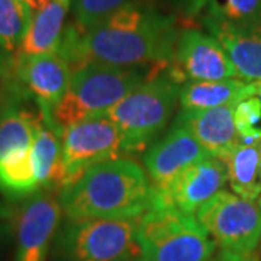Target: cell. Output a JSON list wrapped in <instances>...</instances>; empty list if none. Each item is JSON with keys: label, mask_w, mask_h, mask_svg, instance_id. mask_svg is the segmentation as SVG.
<instances>
[{"label": "cell", "mask_w": 261, "mask_h": 261, "mask_svg": "<svg viewBox=\"0 0 261 261\" xmlns=\"http://www.w3.org/2000/svg\"><path fill=\"white\" fill-rule=\"evenodd\" d=\"M173 61L168 70L180 83L240 79L222 45L199 29L187 28L178 34Z\"/></svg>", "instance_id": "9"}, {"label": "cell", "mask_w": 261, "mask_h": 261, "mask_svg": "<svg viewBox=\"0 0 261 261\" xmlns=\"http://www.w3.org/2000/svg\"><path fill=\"white\" fill-rule=\"evenodd\" d=\"M195 216L219 250L250 257L261 243V206L257 200L221 190Z\"/></svg>", "instance_id": "7"}, {"label": "cell", "mask_w": 261, "mask_h": 261, "mask_svg": "<svg viewBox=\"0 0 261 261\" xmlns=\"http://www.w3.org/2000/svg\"><path fill=\"white\" fill-rule=\"evenodd\" d=\"M226 181L228 174L224 161L207 157L180 171L163 193L154 192L152 203L171 205L185 214L196 215L206 202L224 190Z\"/></svg>", "instance_id": "12"}, {"label": "cell", "mask_w": 261, "mask_h": 261, "mask_svg": "<svg viewBox=\"0 0 261 261\" xmlns=\"http://www.w3.org/2000/svg\"><path fill=\"white\" fill-rule=\"evenodd\" d=\"M135 261H138V260H135Z\"/></svg>", "instance_id": "35"}, {"label": "cell", "mask_w": 261, "mask_h": 261, "mask_svg": "<svg viewBox=\"0 0 261 261\" xmlns=\"http://www.w3.org/2000/svg\"><path fill=\"white\" fill-rule=\"evenodd\" d=\"M235 108L231 103L202 112H178L174 123L185 126L211 157L224 161L241 141L233 122Z\"/></svg>", "instance_id": "15"}, {"label": "cell", "mask_w": 261, "mask_h": 261, "mask_svg": "<svg viewBox=\"0 0 261 261\" xmlns=\"http://www.w3.org/2000/svg\"><path fill=\"white\" fill-rule=\"evenodd\" d=\"M123 138L118 126L106 116L79 122L61 134V189L90 167L121 157Z\"/></svg>", "instance_id": "8"}, {"label": "cell", "mask_w": 261, "mask_h": 261, "mask_svg": "<svg viewBox=\"0 0 261 261\" xmlns=\"http://www.w3.org/2000/svg\"><path fill=\"white\" fill-rule=\"evenodd\" d=\"M181 83L168 70L155 73L132 89L103 116L118 126L123 152L142 151L155 140L173 118Z\"/></svg>", "instance_id": "4"}, {"label": "cell", "mask_w": 261, "mask_h": 261, "mask_svg": "<svg viewBox=\"0 0 261 261\" xmlns=\"http://www.w3.org/2000/svg\"><path fill=\"white\" fill-rule=\"evenodd\" d=\"M23 2L28 5L32 12H37V10L42 9L49 0H23Z\"/></svg>", "instance_id": "28"}, {"label": "cell", "mask_w": 261, "mask_h": 261, "mask_svg": "<svg viewBox=\"0 0 261 261\" xmlns=\"http://www.w3.org/2000/svg\"><path fill=\"white\" fill-rule=\"evenodd\" d=\"M209 34L222 45L240 80L261 86V31L237 32L212 29Z\"/></svg>", "instance_id": "19"}, {"label": "cell", "mask_w": 261, "mask_h": 261, "mask_svg": "<svg viewBox=\"0 0 261 261\" xmlns=\"http://www.w3.org/2000/svg\"><path fill=\"white\" fill-rule=\"evenodd\" d=\"M65 219H138L154 202V187L138 163L125 157L90 167L60 190Z\"/></svg>", "instance_id": "2"}, {"label": "cell", "mask_w": 261, "mask_h": 261, "mask_svg": "<svg viewBox=\"0 0 261 261\" xmlns=\"http://www.w3.org/2000/svg\"><path fill=\"white\" fill-rule=\"evenodd\" d=\"M206 3L207 0H178L180 9L189 18H193L196 15H199L202 10H205Z\"/></svg>", "instance_id": "26"}, {"label": "cell", "mask_w": 261, "mask_h": 261, "mask_svg": "<svg viewBox=\"0 0 261 261\" xmlns=\"http://www.w3.org/2000/svg\"><path fill=\"white\" fill-rule=\"evenodd\" d=\"M261 86L240 79L187 82L180 89V112H202L225 105H238L260 93Z\"/></svg>", "instance_id": "16"}, {"label": "cell", "mask_w": 261, "mask_h": 261, "mask_svg": "<svg viewBox=\"0 0 261 261\" xmlns=\"http://www.w3.org/2000/svg\"><path fill=\"white\" fill-rule=\"evenodd\" d=\"M151 75L145 68L102 63L80 65L73 70L64 97L51 111L53 121L63 134V129L74 123L100 118Z\"/></svg>", "instance_id": "3"}, {"label": "cell", "mask_w": 261, "mask_h": 261, "mask_svg": "<svg viewBox=\"0 0 261 261\" xmlns=\"http://www.w3.org/2000/svg\"><path fill=\"white\" fill-rule=\"evenodd\" d=\"M9 219L8 216H0V241L6 237V233L9 232Z\"/></svg>", "instance_id": "29"}, {"label": "cell", "mask_w": 261, "mask_h": 261, "mask_svg": "<svg viewBox=\"0 0 261 261\" xmlns=\"http://www.w3.org/2000/svg\"><path fill=\"white\" fill-rule=\"evenodd\" d=\"M0 216H8V218H10V211L3 203H0Z\"/></svg>", "instance_id": "31"}, {"label": "cell", "mask_w": 261, "mask_h": 261, "mask_svg": "<svg viewBox=\"0 0 261 261\" xmlns=\"http://www.w3.org/2000/svg\"><path fill=\"white\" fill-rule=\"evenodd\" d=\"M6 70H8V65H6V61H5V58L0 56V80L3 79V75L6 73Z\"/></svg>", "instance_id": "30"}, {"label": "cell", "mask_w": 261, "mask_h": 261, "mask_svg": "<svg viewBox=\"0 0 261 261\" xmlns=\"http://www.w3.org/2000/svg\"><path fill=\"white\" fill-rule=\"evenodd\" d=\"M258 96H260V97H261V90H260V93H258Z\"/></svg>", "instance_id": "34"}, {"label": "cell", "mask_w": 261, "mask_h": 261, "mask_svg": "<svg viewBox=\"0 0 261 261\" xmlns=\"http://www.w3.org/2000/svg\"><path fill=\"white\" fill-rule=\"evenodd\" d=\"M137 219H65L54 243V261H135Z\"/></svg>", "instance_id": "6"}, {"label": "cell", "mask_w": 261, "mask_h": 261, "mask_svg": "<svg viewBox=\"0 0 261 261\" xmlns=\"http://www.w3.org/2000/svg\"><path fill=\"white\" fill-rule=\"evenodd\" d=\"M251 258L247 255H240L235 252L225 251V250H219L218 252H215L214 255L207 261H250Z\"/></svg>", "instance_id": "27"}, {"label": "cell", "mask_w": 261, "mask_h": 261, "mask_svg": "<svg viewBox=\"0 0 261 261\" xmlns=\"http://www.w3.org/2000/svg\"><path fill=\"white\" fill-rule=\"evenodd\" d=\"M73 0H49L42 9L32 13L27 37L18 54L38 56L57 53L65 29V18Z\"/></svg>", "instance_id": "18"}, {"label": "cell", "mask_w": 261, "mask_h": 261, "mask_svg": "<svg viewBox=\"0 0 261 261\" xmlns=\"http://www.w3.org/2000/svg\"><path fill=\"white\" fill-rule=\"evenodd\" d=\"M203 23L207 31H261V0H207Z\"/></svg>", "instance_id": "20"}, {"label": "cell", "mask_w": 261, "mask_h": 261, "mask_svg": "<svg viewBox=\"0 0 261 261\" xmlns=\"http://www.w3.org/2000/svg\"><path fill=\"white\" fill-rule=\"evenodd\" d=\"M129 0H74V22L80 29H92L121 10Z\"/></svg>", "instance_id": "24"}, {"label": "cell", "mask_w": 261, "mask_h": 261, "mask_svg": "<svg viewBox=\"0 0 261 261\" xmlns=\"http://www.w3.org/2000/svg\"><path fill=\"white\" fill-rule=\"evenodd\" d=\"M250 261H260V260H258V258H252V260H250Z\"/></svg>", "instance_id": "33"}, {"label": "cell", "mask_w": 261, "mask_h": 261, "mask_svg": "<svg viewBox=\"0 0 261 261\" xmlns=\"http://www.w3.org/2000/svg\"><path fill=\"white\" fill-rule=\"evenodd\" d=\"M235 129L243 142H260L261 141V97L252 96L237 105Z\"/></svg>", "instance_id": "25"}, {"label": "cell", "mask_w": 261, "mask_h": 261, "mask_svg": "<svg viewBox=\"0 0 261 261\" xmlns=\"http://www.w3.org/2000/svg\"><path fill=\"white\" fill-rule=\"evenodd\" d=\"M135 222L138 261H207L218 248L195 215L171 205L152 203Z\"/></svg>", "instance_id": "5"}, {"label": "cell", "mask_w": 261, "mask_h": 261, "mask_svg": "<svg viewBox=\"0 0 261 261\" xmlns=\"http://www.w3.org/2000/svg\"><path fill=\"white\" fill-rule=\"evenodd\" d=\"M176 19L147 5L129 2L92 29L65 25L58 54L74 70L87 63L125 68H163L173 64L178 39Z\"/></svg>", "instance_id": "1"}, {"label": "cell", "mask_w": 261, "mask_h": 261, "mask_svg": "<svg viewBox=\"0 0 261 261\" xmlns=\"http://www.w3.org/2000/svg\"><path fill=\"white\" fill-rule=\"evenodd\" d=\"M38 108L39 118L32 142L38 181L41 190H61V132L53 121L51 111L41 105Z\"/></svg>", "instance_id": "17"}, {"label": "cell", "mask_w": 261, "mask_h": 261, "mask_svg": "<svg viewBox=\"0 0 261 261\" xmlns=\"http://www.w3.org/2000/svg\"><path fill=\"white\" fill-rule=\"evenodd\" d=\"M207 157L211 155L185 126L173 123L161 140L148 147L144 166L154 192L163 193L180 171Z\"/></svg>", "instance_id": "14"}, {"label": "cell", "mask_w": 261, "mask_h": 261, "mask_svg": "<svg viewBox=\"0 0 261 261\" xmlns=\"http://www.w3.org/2000/svg\"><path fill=\"white\" fill-rule=\"evenodd\" d=\"M10 74L38 105L53 111L64 97L73 70L58 53L38 56L18 54L12 63Z\"/></svg>", "instance_id": "13"}, {"label": "cell", "mask_w": 261, "mask_h": 261, "mask_svg": "<svg viewBox=\"0 0 261 261\" xmlns=\"http://www.w3.org/2000/svg\"><path fill=\"white\" fill-rule=\"evenodd\" d=\"M258 149H260V183H261V141L258 142Z\"/></svg>", "instance_id": "32"}, {"label": "cell", "mask_w": 261, "mask_h": 261, "mask_svg": "<svg viewBox=\"0 0 261 261\" xmlns=\"http://www.w3.org/2000/svg\"><path fill=\"white\" fill-rule=\"evenodd\" d=\"M34 97L8 74L0 84V161L32 148L39 108Z\"/></svg>", "instance_id": "11"}, {"label": "cell", "mask_w": 261, "mask_h": 261, "mask_svg": "<svg viewBox=\"0 0 261 261\" xmlns=\"http://www.w3.org/2000/svg\"><path fill=\"white\" fill-rule=\"evenodd\" d=\"M61 215L54 192L42 189L27 197L18 216L15 261H47Z\"/></svg>", "instance_id": "10"}, {"label": "cell", "mask_w": 261, "mask_h": 261, "mask_svg": "<svg viewBox=\"0 0 261 261\" xmlns=\"http://www.w3.org/2000/svg\"><path fill=\"white\" fill-rule=\"evenodd\" d=\"M32 10L23 0H0V48L16 53L27 37Z\"/></svg>", "instance_id": "23"}, {"label": "cell", "mask_w": 261, "mask_h": 261, "mask_svg": "<svg viewBox=\"0 0 261 261\" xmlns=\"http://www.w3.org/2000/svg\"><path fill=\"white\" fill-rule=\"evenodd\" d=\"M41 190L32 148L0 161V192L10 199H27Z\"/></svg>", "instance_id": "22"}, {"label": "cell", "mask_w": 261, "mask_h": 261, "mask_svg": "<svg viewBox=\"0 0 261 261\" xmlns=\"http://www.w3.org/2000/svg\"><path fill=\"white\" fill-rule=\"evenodd\" d=\"M224 163L233 193L247 200H257L261 196L258 142L240 141Z\"/></svg>", "instance_id": "21"}]
</instances>
